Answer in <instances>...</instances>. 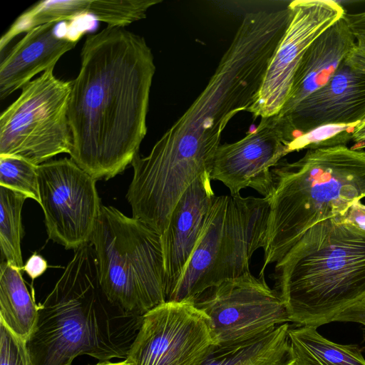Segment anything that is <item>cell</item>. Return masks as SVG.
Listing matches in <instances>:
<instances>
[{"label": "cell", "mask_w": 365, "mask_h": 365, "mask_svg": "<svg viewBox=\"0 0 365 365\" xmlns=\"http://www.w3.org/2000/svg\"><path fill=\"white\" fill-rule=\"evenodd\" d=\"M72 81L71 159L96 180L122 173L147 133L154 56L145 39L107 26L87 36Z\"/></svg>", "instance_id": "1"}, {"label": "cell", "mask_w": 365, "mask_h": 365, "mask_svg": "<svg viewBox=\"0 0 365 365\" xmlns=\"http://www.w3.org/2000/svg\"><path fill=\"white\" fill-rule=\"evenodd\" d=\"M143 319L108 298L94 248L87 243L75 250L38 304L36 324L26 340L31 365H71L81 355L99 362L125 359Z\"/></svg>", "instance_id": "2"}, {"label": "cell", "mask_w": 365, "mask_h": 365, "mask_svg": "<svg viewBox=\"0 0 365 365\" xmlns=\"http://www.w3.org/2000/svg\"><path fill=\"white\" fill-rule=\"evenodd\" d=\"M273 277L290 322H343L365 300V232L333 218L321 221L276 263Z\"/></svg>", "instance_id": "3"}, {"label": "cell", "mask_w": 365, "mask_h": 365, "mask_svg": "<svg viewBox=\"0 0 365 365\" xmlns=\"http://www.w3.org/2000/svg\"><path fill=\"white\" fill-rule=\"evenodd\" d=\"M273 189L263 243V264L277 263L317 223L339 217L365 197V150L338 145L307 150L272 169Z\"/></svg>", "instance_id": "4"}, {"label": "cell", "mask_w": 365, "mask_h": 365, "mask_svg": "<svg viewBox=\"0 0 365 365\" xmlns=\"http://www.w3.org/2000/svg\"><path fill=\"white\" fill-rule=\"evenodd\" d=\"M90 243L108 298L143 316L167 302L161 235L117 208L101 205Z\"/></svg>", "instance_id": "5"}, {"label": "cell", "mask_w": 365, "mask_h": 365, "mask_svg": "<svg viewBox=\"0 0 365 365\" xmlns=\"http://www.w3.org/2000/svg\"><path fill=\"white\" fill-rule=\"evenodd\" d=\"M268 197L215 196L195 250L168 302L193 303L207 289L250 273L262 248Z\"/></svg>", "instance_id": "6"}, {"label": "cell", "mask_w": 365, "mask_h": 365, "mask_svg": "<svg viewBox=\"0 0 365 365\" xmlns=\"http://www.w3.org/2000/svg\"><path fill=\"white\" fill-rule=\"evenodd\" d=\"M72 81L53 68L26 83L0 116V155L40 165L60 153L70 154L72 135L68 109Z\"/></svg>", "instance_id": "7"}, {"label": "cell", "mask_w": 365, "mask_h": 365, "mask_svg": "<svg viewBox=\"0 0 365 365\" xmlns=\"http://www.w3.org/2000/svg\"><path fill=\"white\" fill-rule=\"evenodd\" d=\"M193 304L208 317L217 345L245 341L290 322L284 301L264 274L250 272L227 280Z\"/></svg>", "instance_id": "8"}, {"label": "cell", "mask_w": 365, "mask_h": 365, "mask_svg": "<svg viewBox=\"0 0 365 365\" xmlns=\"http://www.w3.org/2000/svg\"><path fill=\"white\" fill-rule=\"evenodd\" d=\"M37 173L48 238L67 250L89 243L102 205L97 180L67 158L40 164Z\"/></svg>", "instance_id": "9"}, {"label": "cell", "mask_w": 365, "mask_h": 365, "mask_svg": "<svg viewBox=\"0 0 365 365\" xmlns=\"http://www.w3.org/2000/svg\"><path fill=\"white\" fill-rule=\"evenodd\" d=\"M216 345L209 319L192 302H167L143 315L130 365H201Z\"/></svg>", "instance_id": "10"}, {"label": "cell", "mask_w": 365, "mask_h": 365, "mask_svg": "<svg viewBox=\"0 0 365 365\" xmlns=\"http://www.w3.org/2000/svg\"><path fill=\"white\" fill-rule=\"evenodd\" d=\"M292 16L247 111L256 118L277 115L289 97L299 63L310 45L346 13L334 0H295Z\"/></svg>", "instance_id": "11"}, {"label": "cell", "mask_w": 365, "mask_h": 365, "mask_svg": "<svg viewBox=\"0 0 365 365\" xmlns=\"http://www.w3.org/2000/svg\"><path fill=\"white\" fill-rule=\"evenodd\" d=\"M292 140L278 115L262 118L253 132L219 146L211 179L222 182L232 195L251 187L269 197L273 189L272 169L287 155V147Z\"/></svg>", "instance_id": "12"}, {"label": "cell", "mask_w": 365, "mask_h": 365, "mask_svg": "<svg viewBox=\"0 0 365 365\" xmlns=\"http://www.w3.org/2000/svg\"><path fill=\"white\" fill-rule=\"evenodd\" d=\"M277 115L294 139L322 125L359 123L365 119V74L344 61L324 86L289 113Z\"/></svg>", "instance_id": "13"}, {"label": "cell", "mask_w": 365, "mask_h": 365, "mask_svg": "<svg viewBox=\"0 0 365 365\" xmlns=\"http://www.w3.org/2000/svg\"><path fill=\"white\" fill-rule=\"evenodd\" d=\"M215 197L210 173L199 176L178 202L161 235L167 302L195 250Z\"/></svg>", "instance_id": "14"}, {"label": "cell", "mask_w": 365, "mask_h": 365, "mask_svg": "<svg viewBox=\"0 0 365 365\" xmlns=\"http://www.w3.org/2000/svg\"><path fill=\"white\" fill-rule=\"evenodd\" d=\"M57 23L36 26L24 35L1 58L0 98L22 88L36 74L53 68L60 58L73 49L81 36H58Z\"/></svg>", "instance_id": "15"}, {"label": "cell", "mask_w": 365, "mask_h": 365, "mask_svg": "<svg viewBox=\"0 0 365 365\" xmlns=\"http://www.w3.org/2000/svg\"><path fill=\"white\" fill-rule=\"evenodd\" d=\"M356 47V38L346 14L308 48L295 73L287 101L278 114L289 113L328 83Z\"/></svg>", "instance_id": "16"}, {"label": "cell", "mask_w": 365, "mask_h": 365, "mask_svg": "<svg viewBox=\"0 0 365 365\" xmlns=\"http://www.w3.org/2000/svg\"><path fill=\"white\" fill-rule=\"evenodd\" d=\"M289 323L249 339L215 345L201 365H294Z\"/></svg>", "instance_id": "17"}, {"label": "cell", "mask_w": 365, "mask_h": 365, "mask_svg": "<svg viewBox=\"0 0 365 365\" xmlns=\"http://www.w3.org/2000/svg\"><path fill=\"white\" fill-rule=\"evenodd\" d=\"M22 270L6 261L0 265V322L26 340L38 318V304L22 277Z\"/></svg>", "instance_id": "18"}, {"label": "cell", "mask_w": 365, "mask_h": 365, "mask_svg": "<svg viewBox=\"0 0 365 365\" xmlns=\"http://www.w3.org/2000/svg\"><path fill=\"white\" fill-rule=\"evenodd\" d=\"M288 336L294 365H365L357 345L330 341L317 327H289Z\"/></svg>", "instance_id": "19"}, {"label": "cell", "mask_w": 365, "mask_h": 365, "mask_svg": "<svg viewBox=\"0 0 365 365\" xmlns=\"http://www.w3.org/2000/svg\"><path fill=\"white\" fill-rule=\"evenodd\" d=\"M26 197L0 186V248L4 261L22 270L21 210ZM23 272V271H22Z\"/></svg>", "instance_id": "20"}, {"label": "cell", "mask_w": 365, "mask_h": 365, "mask_svg": "<svg viewBox=\"0 0 365 365\" xmlns=\"http://www.w3.org/2000/svg\"><path fill=\"white\" fill-rule=\"evenodd\" d=\"M37 167L21 158L0 155V186L21 193L41 205Z\"/></svg>", "instance_id": "21"}, {"label": "cell", "mask_w": 365, "mask_h": 365, "mask_svg": "<svg viewBox=\"0 0 365 365\" xmlns=\"http://www.w3.org/2000/svg\"><path fill=\"white\" fill-rule=\"evenodd\" d=\"M359 123L329 124L314 128L289 143L287 147V153L304 149L314 150L346 145L349 141L352 140L354 130Z\"/></svg>", "instance_id": "22"}, {"label": "cell", "mask_w": 365, "mask_h": 365, "mask_svg": "<svg viewBox=\"0 0 365 365\" xmlns=\"http://www.w3.org/2000/svg\"><path fill=\"white\" fill-rule=\"evenodd\" d=\"M0 365H31L26 341L0 322Z\"/></svg>", "instance_id": "23"}, {"label": "cell", "mask_w": 365, "mask_h": 365, "mask_svg": "<svg viewBox=\"0 0 365 365\" xmlns=\"http://www.w3.org/2000/svg\"><path fill=\"white\" fill-rule=\"evenodd\" d=\"M333 219L365 232V205L360 200L355 201L343 215Z\"/></svg>", "instance_id": "24"}, {"label": "cell", "mask_w": 365, "mask_h": 365, "mask_svg": "<svg viewBox=\"0 0 365 365\" xmlns=\"http://www.w3.org/2000/svg\"><path fill=\"white\" fill-rule=\"evenodd\" d=\"M48 267L46 260L38 254H33L24 264L22 271L25 272L32 279L43 274Z\"/></svg>", "instance_id": "25"}, {"label": "cell", "mask_w": 365, "mask_h": 365, "mask_svg": "<svg viewBox=\"0 0 365 365\" xmlns=\"http://www.w3.org/2000/svg\"><path fill=\"white\" fill-rule=\"evenodd\" d=\"M346 17L354 35L365 34V11L355 14H346Z\"/></svg>", "instance_id": "26"}, {"label": "cell", "mask_w": 365, "mask_h": 365, "mask_svg": "<svg viewBox=\"0 0 365 365\" xmlns=\"http://www.w3.org/2000/svg\"><path fill=\"white\" fill-rule=\"evenodd\" d=\"M345 61L352 68L365 74V53L357 47Z\"/></svg>", "instance_id": "27"}, {"label": "cell", "mask_w": 365, "mask_h": 365, "mask_svg": "<svg viewBox=\"0 0 365 365\" xmlns=\"http://www.w3.org/2000/svg\"><path fill=\"white\" fill-rule=\"evenodd\" d=\"M352 141L354 143L351 148L354 150H363L365 148V119L361 121L356 126Z\"/></svg>", "instance_id": "28"}, {"label": "cell", "mask_w": 365, "mask_h": 365, "mask_svg": "<svg viewBox=\"0 0 365 365\" xmlns=\"http://www.w3.org/2000/svg\"><path fill=\"white\" fill-rule=\"evenodd\" d=\"M343 322H354L365 326V300L351 311Z\"/></svg>", "instance_id": "29"}, {"label": "cell", "mask_w": 365, "mask_h": 365, "mask_svg": "<svg viewBox=\"0 0 365 365\" xmlns=\"http://www.w3.org/2000/svg\"><path fill=\"white\" fill-rule=\"evenodd\" d=\"M356 47L365 53V34L354 35Z\"/></svg>", "instance_id": "30"}, {"label": "cell", "mask_w": 365, "mask_h": 365, "mask_svg": "<svg viewBox=\"0 0 365 365\" xmlns=\"http://www.w3.org/2000/svg\"><path fill=\"white\" fill-rule=\"evenodd\" d=\"M94 365H130L125 359L123 361L120 362H110V361H106V362H98L96 364Z\"/></svg>", "instance_id": "31"}]
</instances>
